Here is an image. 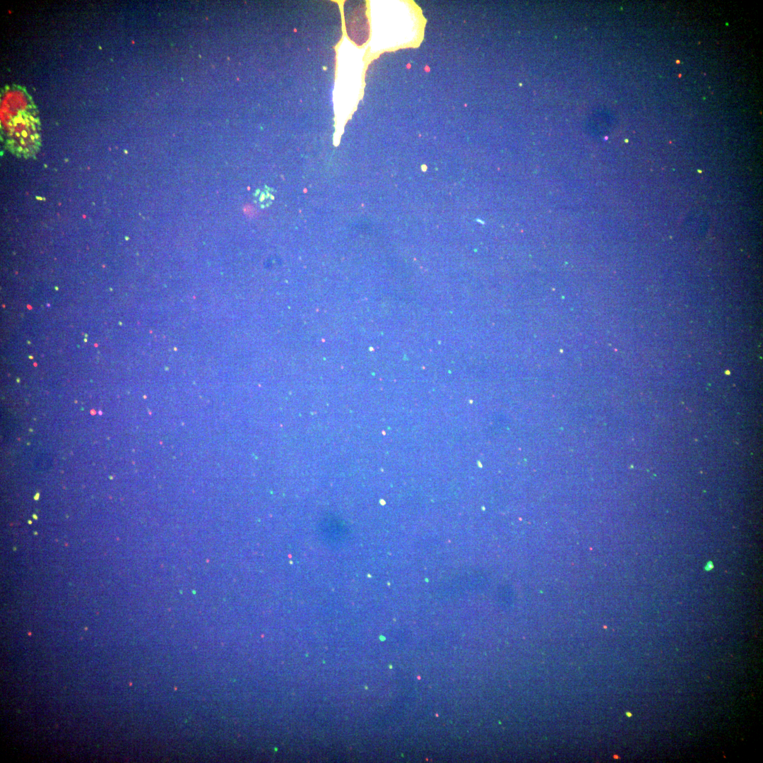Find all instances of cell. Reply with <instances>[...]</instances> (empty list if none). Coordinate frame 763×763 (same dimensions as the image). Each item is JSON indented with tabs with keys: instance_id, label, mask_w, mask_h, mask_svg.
Instances as JSON below:
<instances>
[{
	"instance_id": "obj_2",
	"label": "cell",
	"mask_w": 763,
	"mask_h": 763,
	"mask_svg": "<svg viewBox=\"0 0 763 763\" xmlns=\"http://www.w3.org/2000/svg\"><path fill=\"white\" fill-rule=\"evenodd\" d=\"M713 567H714L713 563L711 561H709L706 564L704 569H705V570L709 571V570H711L713 568Z\"/></svg>"
},
{
	"instance_id": "obj_1",
	"label": "cell",
	"mask_w": 763,
	"mask_h": 763,
	"mask_svg": "<svg viewBox=\"0 0 763 763\" xmlns=\"http://www.w3.org/2000/svg\"><path fill=\"white\" fill-rule=\"evenodd\" d=\"M1 140L7 148L20 156H32L40 144L37 107L27 90L9 85L1 93Z\"/></svg>"
}]
</instances>
